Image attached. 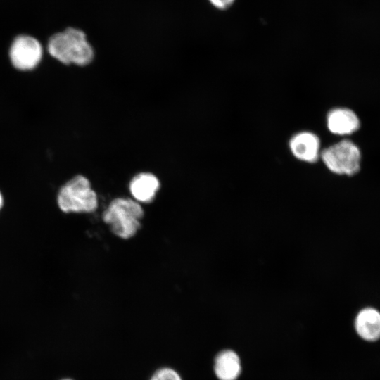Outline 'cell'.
<instances>
[{
	"instance_id": "6da1fadb",
	"label": "cell",
	"mask_w": 380,
	"mask_h": 380,
	"mask_svg": "<svg viewBox=\"0 0 380 380\" xmlns=\"http://www.w3.org/2000/svg\"><path fill=\"white\" fill-rule=\"evenodd\" d=\"M51 56L65 65H89L94 58V51L87 35L80 29L68 27L52 34L47 43Z\"/></svg>"
},
{
	"instance_id": "7a4b0ae2",
	"label": "cell",
	"mask_w": 380,
	"mask_h": 380,
	"mask_svg": "<svg viewBox=\"0 0 380 380\" xmlns=\"http://www.w3.org/2000/svg\"><path fill=\"white\" fill-rule=\"evenodd\" d=\"M144 214L139 202L131 198H117L104 210L102 218L114 234L127 239L134 236L140 229Z\"/></svg>"
},
{
	"instance_id": "3957f363",
	"label": "cell",
	"mask_w": 380,
	"mask_h": 380,
	"mask_svg": "<svg viewBox=\"0 0 380 380\" xmlns=\"http://www.w3.org/2000/svg\"><path fill=\"white\" fill-rule=\"evenodd\" d=\"M59 208L65 213H93L98 208L96 193L89 179L76 175L60 189L57 196Z\"/></svg>"
},
{
	"instance_id": "277c9868",
	"label": "cell",
	"mask_w": 380,
	"mask_h": 380,
	"mask_svg": "<svg viewBox=\"0 0 380 380\" xmlns=\"http://www.w3.org/2000/svg\"><path fill=\"white\" fill-rule=\"evenodd\" d=\"M320 158L327 168L336 175H353L360 170V150L349 140H342L324 148L320 152Z\"/></svg>"
},
{
	"instance_id": "5b68a950",
	"label": "cell",
	"mask_w": 380,
	"mask_h": 380,
	"mask_svg": "<svg viewBox=\"0 0 380 380\" xmlns=\"http://www.w3.org/2000/svg\"><path fill=\"white\" fill-rule=\"evenodd\" d=\"M8 56L15 69L21 71L32 70L42 61L43 47L35 37L28 34H20L11 42Z\"/></svg>"
},
{
	"instance_id": "8992f818",
	"label": "cell",
	"mask_w": 380,
	"mask_h": 380,
	"mask_svg": "<svg viewBox=\"0 0 380 380\" xmlns=\"http://www.w3.org/2000/svg\"><path fill=\"white\" fill-rule=\"evenodd\" d=\"M289 146L293 156L300 161L314 163L320 156V140L312 132H300L294 134Z\"/></svg>"
},
{
	"instance_id": "52a82bcc",
	"label": "cell",
	"mask_w": 380,
	"mask_h": 380,
	"mask_svg": "<svg viewBox=\"0 0 380 380\" xmlns=\"http://www.w3.org/2000/svg\"><path fill=\"white\" fill-rule=\"evenodd\" d=\"M355 329L357 335L367 341L380 339V312L374 308L361 310L355 319Z\"/></svg>"
},
{
	"instance_id": "ba28073f",
	"label": "cell",
	"mask_w": 380,
	"mask_h": 380,
	"mask_svg": "<svg viewBox=\"0 0 380 380\" xmlns=\"http://www.w3.org/2000/svg\"><path fill=\"white\" fill-rule=\"evenodd\" d=\"M160 187L158 178L150 172H141L134 176L129 183V191L139 203H148L154 199Z\"/></svg>"
},
{
	"instance_id": "9c48e42d",
	"label": "cell",
	"mask_w": 380,
	"mask_h": 380,
	"mask_svg": "<svg viewBox=\"0 0 380 380\" xmlns=\"http://www.w3.org/2000/svg\"><path fill=\"white\" fill-rule=\"evenodd\" d=\"M327 122L329 130L338 135L351 134L360 127L359 119L355 113L344 108L330 110L327 115Z\"/></svg>"
},
{
	"instance_id": "30bf717a",
	"label": "cell",
	"mask_w": 380,
	"mask_h": 380,
	"mask_svg": "<svg viewBox=\"0 0 380 380\" xmlns=\"http://www.w3.org/2000/svg\"><path fill=\"white\" fill-rule=\"evenodd\" d=\"M214 370L220 380H236L241 370L238 355L231 350L220 352L215 357Z\"/></svg>"
},
{
	"instance_id": "8fae6325",
	"label": "cell",
	"mask_w": 380,
	"mask_h": 380,
	"mask_svg": "<svg viewBox=\"0 0 380 380\" xmlns=\"http://www.w3.org/2000/svg\"><path fill=\"white\" fill-rule=\"evenodd\" d=\"M150 380H182L180 375L173 369L164 367L157 370Z\"/></svg>"
},
{
	"instance_id": "7c38bea8",
	"label": "cell",
	"mask_w": 380,
	"mask_h": 380,
	"mask_svg": "<svg viewBox=\"0 0 380 380\" xmlns=\"http://www.w3.org/2000/svg\"><path fill=\"white\" fill-rule=\"evenodd\" d=\"M235 0H209L210 4L218 9H227Z\"/></svg>"
},
{
	"instance_id": "4fadbf2b",
	"label": "cell",
	"mask_w": 380,
	"mask_h": 380,
	"mask_svg": "<svg viewBox=\"0 0 380 380\" xmlns=\"http://www.w3.org/2000/svg\"><path fill=\"white\" fill-rule=\"evenodd\" d=\"M3 203H4V199H3L2 195H1V194L0 192V210L3 206Z\"/></svg>"
},
{
	"instance_id": "5bb4252c",
	"label": "cell",
	"mask_w": 380,
	"mask_h": 380,
	"mask_svg": "<svg viewBox=\"0 0 380 380\" xmlns=\"http://www.w3.org/2000/svg\"><path fill=\"white\" fill-rule=\"evenodd\" d=\"M64 380H70V379H64Z\"/></svg>"
}]
</instances>
